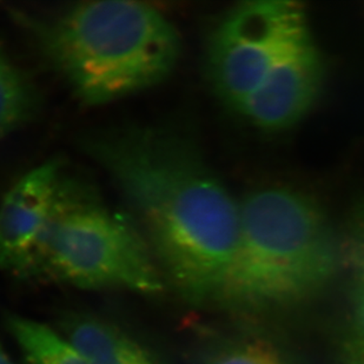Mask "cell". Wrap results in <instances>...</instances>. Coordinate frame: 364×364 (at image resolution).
<instances>
[{
    "label": "cell",
    "instance_id": "obj_4",
    "mask_svg": "<svg viewBox=\"0 0 364 364\" xmlns=\"http://www.w3.org/2000/svg\"><path fill=\"white\" fill-rule=\"evenodd\" d=\"M31 275L84 290L156 295L164 289L161 269L134 220L66 178Z\"/></svg>",
    "mask_w": 364,
    "mask_h": 364
},
{
    "label": "cell",
    "instance_id": "obj_3",
    "mask_svg": "<svg viewBox=\"0 0 364 364\" xmlns=\"http://www.w3.org/2000/svg\"><path fill=\"white\" fill-rule=\"evenodd\" d=\"M343 264L323 208L288 186H263L240 200V237L217 306L245 316L297 309L317 299Z\"/></svg>",
    "mask_w": 364,
    "mask_h": 364
},
{
    "label": "cell",
    "instance_id": "obj_11",
    "mask_svg": "<svg viewBox=\"0 0 364 364\" xmlns=\"http://www.w3.org/2000/svg\"><path fill=\"white\" fill-rule=\"evenodd\" d=\"M205 364H292L270 341L243 337L230 341L210 354Z\"/></svg>",
    "mask_w": 364,
    "mask_h": 364
},
{
    "label": "cell",
    "instance_id": "obj_5",
    "mask_svg": "<svg viewBox=\"0 0 364 364\" xmlns=\"http://www.w3.org/2000/svg\"><path fill=\"white\" fill-rule=\"evenodd\" d=\"M311 38L306 10L299 3L237 4L217 23L206 43L210 85L236 111L276 66Z\"/></svg>",
    "mask_w": 364,
    "mask_h": 364
},
{
    "label": "cell",
    "instance_id": "obj_14",
    "mask_svg": "<svg viewBox=\"0 0 364 364\" xmlns=\"http://www.w3.org/2000/svg\"><path fill=\"white\" fill-rule=\"evenodd\" d=\"M350 322L348 329L364 338V281L354 279L351 285L350 299Z\"/></svg>",
    "mask_w": 364,
    "mask_h": 364
},
{
    "label": "cell",
    "instance_id": "obj_9",
    "mask_svg": "<svg viewBox=\"0 0 364 364\" xmlns=\"http://www.w3.org/2000/svg\"><path fill=\"white\" fill-rule=\"evenodd\" d=\"M7 326L25 364H86L73 344L46 324L11 315Z\"/></svg>",
    "mask_w": 364,
    "mask_h": 364
},
{
    "label": "cell",
    "instance_id": "obj_7",
    "mask_svg": "<svg viewBox=\"0 0 364 364\" xmlns=\"http://www.w3.org/2000/svg\"><path fill=\"white\" fill-rule=\"evenodd\" d=\"M326 76L323 55L311 38L276 66L235 112L261 130H287L313 110Z\"/></svg>",
    "mask_w": 364,
    "mask_h": 364
},
{
    "label": "cell",
    "instance_id": "obj_12",
    "mask_svg": "<svg viewBox=\"0 0 364 364\" xmlns=\"http://www.w3.org/2000/svg\"><path fill=\"white\" fill-rule=\"evenodd\" d=\"M341 244L343 264L350 268L354 279L364 281V193L353 202Z\"/></svg>",
    "mask_w": 364,
    "mask_h": 364
},
{
    "label": "cell",
    "instance_id": "obj_8",
    "mask_svg": "<svg viewBox=\"0 0 364 364\" xmlns=\"http://www.w3.org/2000/svg\"><path fill=\"white\" fill-rule=\"evenodd\" d=\"M60 333L86 364H159L129 333L109 321L90 314H68Z\"/></svg>",
    "mask_w": 364,
    "mask_h": 364
},
{
    "label": "cell",
    "instance_id": "obj_10",
    "mask_svg": "<svg viewBox=\"0 0 364 364\" xmlns=\"http://www.w3.org/2000/svg\"><path fill=\"white\" fill-rule=\"evenodd\" d=\"M38 105L33 82L0 48V141L28 122Z\"/></svg>",
    "mask_w": 364,
    "mask_h": 364
},
{
    "label": "cell",
    "instance_id": "obj_13",
    "mask_svg": "<svg viewBox=\"0 0 364 364\" xmlns=\"http://www.w3.org/2000/svg\"><path fill=\"white\" fill-rule=\"evenodd\" d=\"M335 364H364V338L346 330L338 342Z\"/></svg>",
    "mask_w": 364,
    "mask_h": 364
},
{
    "label": "cell",
    "instance_id": "obj_15",
    "mask_svg": "<svg viewBox=\"0 0 364 364\" xmlns=\"http://www.w3.org/2000/svg\"><path fill=\"white\" fill-rule=\"evenodd\" d=\"M0 364H14V362L11 361V358L7 356L6 353L4 350L1 344H0Z\"/></svg>",
    "mask_w": 364,
    "mask_h": 364
},
{
    "label": "cell",
    "instance_id": "obj_6",
    "mask_svg": "<svg viewBox=\"0 0 364 364\" xmlns=\"http://www.w3.org/2000/svg\"><path fill=\"white\" fill-rule=\"evenodd\" d=\"M65 176L48 161L21 176L0 203V270L31 275L36 256L58 204Z\"/></svg>",
    "mask_w": 364,
    "mask_h": 364
},
{
    "label": "cell",
    "instance_id": "obj_1",
    "mask_svg": "<svg viewBox=\"0 0 364 364\" xmlns=\"http://www.w3.org/2000/svg\"><path fill=\"white\" fill-rule=\"evenodd\" d=\"M82 145L121 191L163 277L186 302L216 303L237 250L240 200L196 141L168 125H124Z\"/></svg>",
    "mask_w": 364,
    "mask_h": 364
},
{
    "label": "cell",
    "instance_id": "obj_2",
    "mask_svg": "<svg viewBox=\"0 0 364 364\" xmlns=\"http://www.w3.org/2000/svg\"><path fill=\"white\" fill-rule=\"evenodd\" d=\"M25 21L41 57L87 107L159 85L182 53L175 25L141 1H82Z\"/></svg>",
    "mask_w": 364,
    "mask_h": 364
}]
</instances>
